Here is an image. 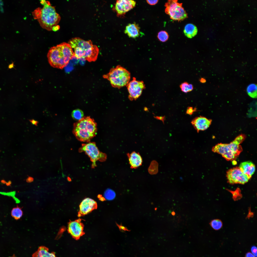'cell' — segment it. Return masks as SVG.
<instances>
[{"label":"cell","instance_id":"1","mask_svg":"<svg viewBox=\"0 0 257 257\" xmlns=\"http://www.w3.org/2000/svg\"><path fill=\"white\" fill-rule=\"evenodd\" d=\"M42 8H36L32 12L34 19H37L41 26L48 31L55 30L59 29L58 24L61 17L56 12L55 7L48 1L42 0Z\"/></svg>","mask_w":257,"mask_h":257},{"label":"cell","instance_id":"2","mask_svg":"<svg viewBox=\"0 0 257 257\" xmlns=\"http://www.w3.org/2000/svg\"><path fill=\"white\" fill-rule=\"evenodd\" d=\"M47 57L51 66L62 69L67 65L71 59L74 58V54L69 44L63 42L51 48Z\"/></svg>","mask_w":257,"mask_h":257},{"label":"cell","instance_id":"3","mask_svg":"<svg viewBox=\"0 0 257 257\" xmlns=\"http://www.w3.org/2000/svg\"><path fill=\"white\" fill-rule=\"evenodd\" d=\"M74 49V58L89 62L97 59L99 49L91 40L85 41L79 37L73 38L68 43Z\"/></svg>","mask_w":257,"mask_h":257},{"label":"cell","instance_id":"4","mask_svg":"<svg viewBox=\"0 0 257 257\" xmlns=\"http://www.w3.org/2000/svg\"><path fill=\"white\" fill-rule=\"evenodd\" d=\"M246 135L241 134L228 144L219 143L213 147L212 151L221 154L226 160L235 161L242 151L240 144L245 140Z\"/></svg>","mask_w":257,"mask_h":257},{"label":"cell","instance_id":"5","mask_svg":"<svg viewBox=\"0 0 257 257\" xmlns=\"http://www.w3.org/2000/svg\"><path fill=\"white\" fill-rule=\"evenodd\" d=\"M97 132V124L89 117H84L74 124L73 133L80 141H89Z\"/></svg>","mask_w":257,"mask_h":257},{"label":"cell","instance_id":"6","mask_svg":"<svg viewBox=\"0 0 257 257\" xmlns=\"http://www.w3.org/2000/svg\"><path fill=\"white\" fill-rule=\"evenodd\" d=\"M103 77L109 81L112 87L119 89L127 85L130 81L131 74L125 68L118 65L111 68Z\"/></svg>","mask_w":257,"mask_h":257},{"label":"cell","instance_id":"7","mask_svg":"<svg viewBox=\"0 0 257 257\" xmlns=\"http://www.w3.org/2000/svg\"><path fill=\"white\" fill-rule=\"evenodd\" d=\"M182 4L178 2L177 0H168L165 5V12L173 20H183L188 17V15Z\"/></svg>","mask_w":257,"mask_h":257},{"label":"cell","instance_id":"8","mask_svg":"<svg viewBox=\"0 0 257 257\" xmlns=\"http://www.w3.org/2000/svg\"><path fill=\"white\" fill-rule=\"evenodd\" d=\"M79 151L80 152H85L89 157L92 162V167L93 168L96 166L97 161H103L106 159V155L100 152L94 142H89L82 144Z\"/></svg>","mask_w":257,"mask_h":257},{"label":"cell","instance_id":"9","mask_svg":"<svg viewBox=\"0 0 257 257\" xmlns=\"http://www.w3.org/2000/svg\"><path fill=\"white\" fill-rule=\"evenodd\" d=\"M129 93L128 97L131 101L135 100L141 95L145 89V85L143 81L137 80L135 77L129 82L126 86Z\"/></svg>","mask_w":257,"mask_h":257},{"label":"cell","instance_id":"10","mask_svg":"<svg viewBox=\"0 0 257 257\" xmlns=\"http://www.w3.org/2000/svg\"><path fill=\"white\" fill-rule=\"evenodd\" d=\"M226 177L227 182L230 184H243L249 179L238 167H234L228 170Z\"/></svg>","mask_w":257,"mask_h":257},{"label":"cell","instance_id":"11","mask_svg":"<svg viewBox=\"0 0 257 257\" xmlns=\"http://www.w3.org/2000/svg\"><path fill=\"white\" fill-rule=\"evenodd\" d=\"M136 2L133 0H118L116 1L115 10L118 16H123L134 8Z\"/></svg>","mask_w":257,"mask_h":257},{"label":"cell","instance_id":"12","mask_svg":"<svg viewBox=\"0 0 257 257\" xmlns=\"http://www.w3.org/2000/svg\"><path fill=\"white\" fill-rule=\"evenodd\" d=\"M68 231L74 239H79L84 233V226L80 220L70 221L68 224Z\"/></svg>","mask_w":257,"mask_h":257},{"label":"cell","instance_id":"13","mask_svg":"<svg viewBox=\"0 0 257 257\" xmlns=\"http://www.w3.org/2000/svg\"><path fill=\"white\" fill-rule=\"evenodd\" d=\"M212 120L205 117L200 116L195 117L191 123L194 128L198 133L200 131H204L208 129L211 124Z\"/></svg>","mask_w":257,"mask_h":257},{"label":"cell","instance_id":"14","mask_svg":"<svg viewBox=\"0 0 257 257\" xmlns=\"http://www.w3.org/2000/svg\"><path fill=\"white\" fill-rule=\"evenodd\" d=\"M97 207V203L94 200L90 198H86L80 203L79 214L80 215L87 214L96 209Z\"/></svg>","mask_w":257,"mask_h":257},{"label":"cell","instance_id":"15","mask_svg":"<svg viewBox=\"0 0 257 257\" xmlns=\"http://www.w3.org/2000/svg\"><path fill=\"white\" fill-rule=\"evenodd\" d=\"M129 163L132 169H136L142 165V159L138 153L133 151L127 154Z\"/></svg>","mask_w":257,"mask_h":257},{"label":"cell","instance_id":"16","mask_svg":"<svg viewBox=\"0 0 257 257\" xmlns=\"http://www.w3.org/2000/svg\"><path fill=\"white\" fill-rule=\"evenodd\" d=\"M238 167L249 179L254 173L255 170V164L249 161L242 163Z\"/></svg>","mask_w":257,"mask_h":257},{"label":"cell","instance_id":"17","mask_svg":"<svg viewBox=\"0 0 257 257\" xmlns=\"http://www.w3.org/2000/svg\"><path fill=\"white\" fill-rule=\"evenodd\" d=\"M124 33L129 37L135 38L140 35V28L136 23L129 24L126 26Z\"/></svg>","mask_w":257,"mask_h":257},{"label":"cell","instance_id":"18","mask_svg":"<svg viewBox=\"0 0 257 257\" xmlns=\"http://www.w3.org/2000/svg\"><path fill=\"white\" fill-rule=\"evenodd\" d=\"M49 249L44 246H41L32 255V257H57L54 252H50Z\"/></svg>","mask_w":257,"mask_h":257},{"label":"cell","instance_id":"19","mask_svg":"<svg viewBox=\"0 0 257 257\" xmlns=\"http://www.w3.org/2000/svg\"><path fill=\"white\" fill-rule=\"evenodd\" d=\"M198 30L196 26L194 24L189 23L185 25L183 30L185 35L188 38H191L197 34Z\"/></svg>","mask_w":257,"mask_h":257},{"label":"cell","instance_id":"20","mask_svg":"<svg viewBox=\"0 0 257 257\" xmlns=\"http://www.w3.org/2000/svg\"><path fill=\"white\" fill-rule=\"evenodd\" d=\"M247 91L248 94L251 97L253 98L257 97V86L255 84H249L247 86Z\"/></svg>","mask_w":257,"mask_h":257},{"label":"cell","instance_id":"21","mask_svg":"<svg viewBox=\"0 0 257 257\" xmlns=\"http://www.w3.org/2000/svg\"><path fill=\"white\" fill-rule=\"evenodd\" d=\"M23 214V211L21 208L18 206L13 208L11 212L12 217L16 220L20 219Z\"/></svg>","mask_w":257,"mask_h":257},{"label":"cell","instance_id":"22","mask_svg":"<svg viewBox=\"0 0 257 257\" xmlns=\"http://www.w3.org/2000/svg\"><path fill=\"white\" fill-rule=\"evenodd\" d=\"M181 91L185 93L192 91L193 89V87L192 84H189L186 82H184L180 85Z\"/></svg>","mask_w":257,"mask_h":257},{"label":"cell","instance_id":"23","mask_svg":"<svg viewBox=\"0 0 257 257\" xmlns=\"http://www.w3.org/2000/svg\"><path fill=\"white\" fill-rule=\"evenodd\" d=\"M83 112L80 109H77L73 110L72 112L71 115L72 118L75 120L79 121L84 117Z\"/></svg>","mask_w":257,"mask_h":257},{"label":"cell","instance_id":"24","mask_svg":"<svg viewBox=\"0 0 257 257\" xmlns=\"http://www.w3.org/2000/svg\"><path fill=\"white\" fill-rule=\"evenodd\" d=\"M210 224L211 227L215 230H218L221 229L222 226V223L220 220L214 219L211 221Z\"/></svg>","mask_w":257,"mask_h":257},{"label":"cell","instance_id":"25","mask_svg":"<svg viewBox=\"0 0 257 257\" xmlns=\"http://www.w3.org/2000/svg\"><path fill=\"white\" fill-rule=\"evenodd\" d=\"M158 164L155 161H152L148 168V171L151 174H156L158 171Z\"/></svg>","mask_w":257,"mask_h":257},{"label":"cell","instance_id":"26","mask_svg":"<svg viewBox=\"0 0 257 257\" xmlns=\"http://www.w3.org/2000/svg\"><path fill=\"white\" fill-rule=\"evenodd\" d=\"M104 195V198L108 200H113L116 196L115 192L110 189H108L106 190Z\"/></svg>","mask_w":257,"mask_h":257},{"label":"cell","instance_id":"27","mask_svg":"<svg viewBox=\"0 0 257 257\" xmlns=\"http://www.w3.org/2000/svg\"><path fill=\"white\" fill-rule=\"evenodd\" d=\"M157 37L160 41L164 42L168 39L169 35L168 33L165 31L162 30L159 31Z\"/></svg>","mask_w":257,"mask_h":257},{"label":"cell","instance_id":"28","mask_svg":"<svg viewBox=\"0 0 257 257\" xmlns=\"http://www.w3.org/2000/svg\"><path fill=\"white\" fill-rule=\"evenodd\" d=\"M197 109L196 108H193L191 107H188L187 109L186 113L187 114L191 115L193 114V113L197 111Z\"/></svg>","mask_w":257,"mask_h":257},{"label":"cell","instance_id":"29","mask_svg":"<svg viewBox=\"0 0 257 257\" xmlns=\"http://www.w3.org/2000/svg\"><path fill=\"white\" fill-rule=\"evenodd\" d=\"M116 224L121 231L124 232L126 231H130L126 227L123 226L122 224L120 225L117 223Z\"/></svg>","mask_w":257,"mask_h":257},{"label":"cell","instance_id":"30","mask_svg":"<svg viewBox=\"0 0 257 257\" xmlns=\"http://www.w3.org/2000/svg\"><path fill=\"white\" fill-rule=\"evenodd\" d=\"M251 251L252 253L255 257L257 256V249L256 246H253L251 248Z\"/></svg>","mask_w":257,"mask_h":257},{"label":"cell","instance_id":"31","mask_svg":"<svg viewBox=\"0 0 257 257\" xmlns=\"http://www.w3.org/2000/svg\"><path fill=\"white\" fill-rule=\"evenodd\" d=\"M146 1L149 4L153 5L157 4L158 1V0H147Z\"/></svg>","mask_w":257,"mask_h":257},{"label":"cell","instance_id":"32","mask_svg":"<svg viewBox=\"0 0 257 257\" xmlns=\"http://www.w3.org/2000/svg\"><path fill=\"white\" fill-rule=\"evenodd\" d=\"M245 257H256L253 254L250 252H249L247 253L245 255Z\"/></svg>","mask_w":257,"mask_h":257},{"label":"cell","instance_id":"33","mask_svg":"<svg viewBox=\"0 0 257 257\" xmlns=\"http://www.w3.org/2000/svg\"><path fill=\"white\" fill-rule=\"evenodd\" d=\"M34 178H33L29 176L26 179V181L28 183H31L33 181Z\"/></svg>","mask_w":257,"mask_h":257},{"label":"cell","instance_id":"34","mask_svg":"<svg viewBox=\"0 0 257 257\" xmlns=\"http://www.w3.org/2000/svg\"><path fill=\"white\" fill-rule=\"evenodd\" d=\"M30 121L32 124H33L35 125L36 126H37V124L38 123V122L37 121L33 119L30 120Z\"/></svg>","mask_w":257,"mask_h":257},{"label":"cell","instance_id":"35","mask_svg":"<svg viewBox=\"0 0 257 257\" xmlns=\"http://www.w3.org/2000/svg\"><path fill=\"white\" fill-rule=\"evenodd\" d=\"M200 82L202 83H204L206 82V80L203 78H201L199 79Z\"/></svg>","mask_w":257,"mask_h":257},{"label":"cell","instance_id":"36","mask_svg":"<svg viewBox=\"0 0 257 257\" xmlns=\"http://www.w3.org/2000/svg\"><path fill=\"white\" fill-rule=\"evenodd\" d=\"M171 214L173 216H174L175 214V212L174 211H173L171 213Z\"/></svg>","mask_w":257,"mask_h":257},{"label":"cell","instance_id":"37","mask_svg":"<svg viewBox=\"0 0 257 257\" xmlns=\"http://www.w3.org/2000/svg\"><path fill=\"white\" fill-rule=\"evenodd\" d=\"M67 179L68 181H70L71 180V179H70V178L69 177H68L67 178Z\"/></svg>","mask_w":257,"mask_h":257},{"label":"cell","instance_id":"38","mask_svg":"<svg viewBox=\"0 0 257 257\" xmlns=\"http://www.w3.org/2000/svg\"><path fill=\"white\" fill-rule=\"evenodd\" d=\"M16 257L15 256V254H14L13 255V256L12 257Z\"/></svg>","mask_w":257,"mask_h":257}]
</instances>
